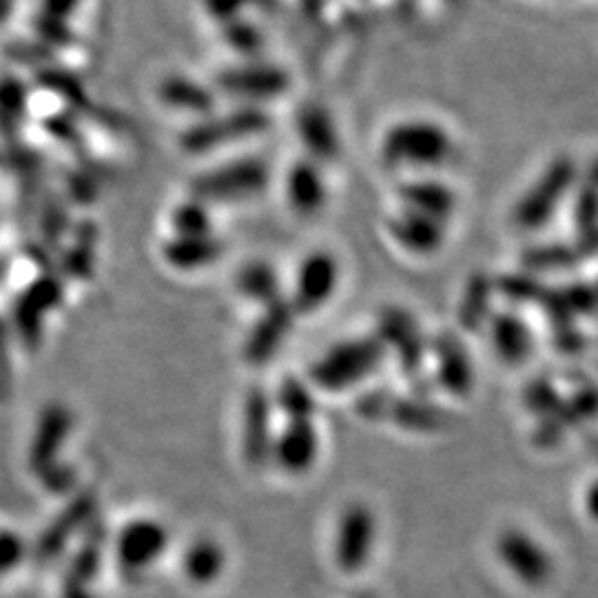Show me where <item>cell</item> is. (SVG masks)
<instances>
[{
	"label": "cell",
	"mask_w": 598,
	"mask_h": 598,
	"mask_svg": "<svg viewBox=\"0 0 598 598\" xmlns=\"http://www.w3.org/2000/svg\"><path fill=\"white\" fill-rule=\"evenodd\" d=\"M452 140L443 127L430 120H403L392 125L379 147L388 169H432L448 160Z\"/></svg>",
	"instance_id": "obj_1"
},
{
	"label": "cell",
	"mask_w": 598,
	"mask_h": 598,
	"mask_svg": "<svg viewBox=\"0 0 598 598\" xmlns=\"http://www.w3.org/2000/svg\"><path fill=\"white\" fill-rule=\"evenodd\" d=\"M386 348L377 335L355 337L331 346L311 368L315 386L337 392L368 379L386 357Z\"/></svg>",
	"instance_id": "obj_2"
},
{
	"label": "cell",
	"mask_w": 598,
	"mask_h": 598,
	"mask_svg": "<svg viewBox=\"0 0 598 598\" xmlns=\"http://www.w3.org/2000/svg\"><path fill=\"white\" fill-rule=\"evenodd\" d=\"M271 180V169L260 158H240L204 171L191 185L193 200L207 202H240L260 196Z\"/></svg>",
	"instance_id": "obj_3"
},
{
	"label": "cell",
	"mask_w": 598,
	"mask_h": 598,
	"mask_svg": "<svg viewBox=\"0 0 598 598\" xmlns=\"http://www.w3.org/2000/svg\"><path fill=\"white\" fill-rule=\"evenodd\" d=\"M269 129V116L258 107H242L227 116H207L182 134L180 145L187 154L202 156L224 145L260 136Z\"/></svg>",
	"instance_id": "obj_4"
},
{
	"label": "cell",
	"mask_w": 598,
	"mask_h": 598,
	"mask_svg": "<svg viewBox=\"0 0 598 598\" xmlns=\"http://www.w3.org/2000/svg\"><path fill=\"white\" fill-rule=\"evenodd\" d=\"M377 518L366 503H350L342 510L335 525L333 556L344 574H359L375 547Z\"/></svg>",
	"instance_id": "obj_5"
},
{
	"label": "cell",
	"mask_w": 598,
	"mask_h": 598,
	"mask_svg": "<svg viewBox=\"0 0 598 598\" xmlns=\"http://www.w3.org/2000/svg\"><path fill=\"white\" fill-rule=\"evenodd\" d=\"M496 556L523 585H545L554 574V560L545 545L521 527H507L496 536Z\"/></svg>",
	"instance_id": "obj_6"
},
{
	"label": "cell",
	"mask_w": 598,
	"mask_h": 598,
	"mask_svg": "<svg viewBox=\"0 0 598 598\" xmlns=\"http://www.w3.org/2000/svg\"><path fill=\"white\" fill-rule=\"evenodd\" d=\"M574 180V165L569 160H556L552 167L538 178V182L523 196L514 211V222L521 229H538L549 216L556 211L560 200Z\"/></svg>",
	"instance_id": "obj_7"
},
{
	"label": "cell",
	"mask_w": 598,
	"mask_h": 598,
	"mask_svg": "<svg viewBox=\"0 0 598 598\" xmlns=\"http://www.w3.org/2000/svg\"><path fill=\"white\" fill-rule=\"evenodd\" d=\"M339 286V264L328 251H315L302 260L295 275L291 306L295 313H315L331 302Z\"/></svg>",
	"instance_id": "obj_8"
},
{
	"label": "cell",
	"mask_w": 598,
	"mask_h": 598,
	"mask_svg": "<svg viewBox=\"0 0 598 598\" xmlns=\"http://www.w3.org/2000/svg\"><path fill=\"white\" fill-rule=\"evenodd\" d=\"M218 85L224 94L246 101V103H264L284 96L291 87V76L275 65H240L220 74Z\"/></svg>",
	"instance_id": "obj_9"
},
{
	"label": "cell",
	"mask_w": 598,
	"mask_h": 598,
	"mask_svg": "<svg viewBox=\"0 0 598 598\" xmlns=\"http://www.w3.org/2000/svg\"><path fill=\"white\" fill-rule=\"evenodd\" d=\"M167 545L169 532L160 521L136 518L120 529L116 552L125 569L140 571L145 567H151L165 554Z\"/></svg>",
	"instance_id": "obj_10"
},
{
	"label": "cell",
	"mask_w": 598,
	"mask_h": 598,
	"mask_svg": "<svg viewBox=\"0 0 598 598\" xmlns=\"http://www.w3.org/2000/svg\"><path fill=\"white\" fill-rule=\"evenodd\" d=\"M271 457L288 474L308 472L319 457V434L313 419H288L273 439Z\"/></svg>",
	"instance_id": "obj_11"
},
{
	"label": "cell",
	"mask_w": 598,
	"mask_h": 598,
	"mask_svg": "<svg viewBox=\"0 0 598 598\" xmlns=\"http://www.w3.org/2000/svg\"><path fill=\"white\" fill-rule=\"evenodd\" d=\"M293 317L295 311L286 300H277L275 304L264 306V313L253 324L244 344V357L251 366H264L282 348L291 333Z\"/></svg>",
	"instance_id": "obj_12"
},
{
	"label": "cell",
	"mask_w": 598,
	"mask_h": 598,
	"mask_svg": "<svg viewBox=\"0 0 598 598\" xmlns=\"http://www.w3.org/2000/svg\"><path fill=\"white\" fill-rule=\"evenodd\" d=\"M273 403L262 388H253L244 401L242 417V452L251 468H262L271 459L273 430H271Z\"/></svg>",
	"instance_id": "obj_13"
},
{
	"label": "cell",
	"mask_w": 598,
	"mask_h": 598,
	"mask_svg": "<svg viewBox=\"0 0 598 598\" xmlns=\"http://www.w3.org/2000/svg\"><path fill=\"white\" fill-rule=\"evenodd\" d=\"M379 342L384 344V348H392L399 357V364L403 370L408 373H417L421 368L423 361V337L415 324V319L401 311V308H386L379 315V324H377V333Z\"/></svg>",
	"instance_id": "obj_14"
},
{
	"label": "cell",
	"mask_w": 598,
	"mask_h": 598,
	"mask_svg": "<svg viewBox=\"0 0 598 598\" xmlns=\"http://www.w3.org/2000/svg\"><path fill=\"white\" fill-rule=\"evenodd\" d=\"M388 233L392 242H397L410 255H434L443 246V222L410 209L399 211L390 220Z\"/></svg>",
	"instance_id": "obj_15"
},
{
	"label": "cell",
	"mask_w": 598,
	"mask_h": 598,
	"mask_svg": "<svg viewBox=\"0 0 598 598\" xmlns=\"http://www.w3.org/2000/svg\"><path fill=\"white\" fill-rule=\"evenodd\" d=\"M328 191L319 167L313 160H300L286 176V200L304 218L317 216L326 204Z\"/></svg>",
	"instance_id": "obj_16"
},
{
	"label": "cell",
	"mask_w": 598,
	"mask_h": 598,
	"mask_svg": "<svg viewBox=\"0 0 598 598\" xmlns=\"http://www.w3.org/2000/svg\"><path fill=\"white\" fill-rule=\"evenodd\" d=\"M297 136L313 160H333L339 154V134L331 114L319 105H306L297 114Z\"/></svg>",
	"instance_id": "obj_17"
},
{
	"label": "cell",
	"mask_w": 598,
	"mask_h": 598,
	"mask_svg": "<svg viewBox=\"0 0 598 598\" xmlns=\"http://www.w3.org/2000/svg\"><path fill=\"white\" fill-rule=\"evenodd\" d=\"M72 430V412L65 406H52L45 410L39 432L32 443V463L39 470H50L59 468L54 465V459L59 450L63 448L65 439L70 437Z\"/></svg>",
	"instance_id": "obj_18"
},
{
	"label": "cell",
	"mask_w": 598,
	"mask_h": 598,
	"mask_svg": "<svg viewBox=\"0 0 598 598\" xmlns=\"http://www.w3.org/2000/svg\"><path fill=\"white\" fill-rule=\"evenodd\" d=\"M224 253V246L213 235H198V238H180L176 235L171 242L165 244L162 258L171 269L191 273L198 269H207L218 262Z\"/></svg>",
	"instance_id": "obj_19"
},
{
	"label": "cell",
	"mask_w": 598,
	"mask_h": 598,
	"mask_svg": "<svg viewBox=\"0 0 598 598\" xmlns=\"http://www.w3.org/2000/svg\"><path fill=\"white\" fill-rule=\"evenodd\" d=\"M399 196H401L403 209L428 216L437 222L448 220L457 207V198H454L452 189H448L445 185L434 182V180L408 182L399 189Z\"/></svg>",
	"instance_id": "obj_20"
},
{
	"label": "cell",
	"mask_w": 598,
	"mask_h": 598,
	"mask_svg": "<svg viewBox=\"0 0 598 598\" xmlns=\"http://www.w3.org/2000/svg\"><path fill=\"white\" fill-rule=\"evenodd\" d=\"M434 355H437V375L443 388L461 397L470 392L474 373L463 346L454 337H441L434 344Z\"/></svg>",
	"instance_id": "obj_21"
},
{
	"label": "cell",
	"mask_w": 598,
	"mask_h": 598,
	"mask_svg": "<svg viewBox=\"0 0 598 598\" xmlns=\"http://www.w3.org/2000/svg\"><path fill=\"white\" fill-rule=\"evenodd\" d=\"M185 574L196 585L216 583L227 567V552L216 538H196L182 558Z\"/></svg>",
	"instance_id": "obj_22"
},
{
	"label": "cell",
	"mask_w": 598,
	"mask_h": 598,
	"mask_svg": "<svg viewBox=\"0 0 598 598\" xmlns=\"http://www.w3.org/2000/svg\"><path fill=\"white\" fill-rule=\"evenodd\" d=\"M158 96L162 101V105L178 109V112H187V114H211L216 98L209 90H204L202 85L193 83L191 78L185 76H169L160 83L158 87Z\"/></svg>",
	"instance_id": "obj_23"
},
{
	"label": "cell",
	"mask_w": 598,
	"mask_h": 598,
	"mask_svg": "<svg viewBox=\"0 0 598 598\" xmlns=\"http://www.w3.org/2000/svg\"><path fill=\"white\" fill-rule=\"evenodd\" d=\"M235 284H238V291L246 300L258 302L262 306H271L277 300H282V295H280V275L266 262H251V264H246L238 273Z\"/></svg>",
	"instance_id": "obj_24"
},
{
	"label": "cell",
	"mask_w": 598,
	"mask_h": 598,
	"mask_svg": "<svg viewBox=\"0 0 598 598\" xmlns=\"http://www.w3.org/2000/svg\"><path fill=\"white\" fill-rule=\"evenodd\" d=\"M492 346L507 364H518L529 353V333L514 315H496L492 322Z\"/></svg>",
	"instance_id": "obj_25"
},
{
	"label": "cell",
	"mask_w": 598,
	"mask_h": 598,
	"mask_svg": "<svg viewBox=\"0 0 598 598\" xmlns=\"http://www.w3.org/2000/svg\"><path fill=\"white\" fill-rule=\"evenodd\" d=\"M277 406L286 415V419H313L315 415V397L295 377H286L277 390Z\"/></svg>",
	"instance_id": "obj_26"
},
{
	"label": "cell",
	"mask_w": 598,
	"mask_h": 598,
	"mask_svg": "<svg viewBox=\"0 0 598 598\" xmlns=\"http://www.w3.org/2000/svg\"><path fill=\"white\" fill-rule=\"evenodd\" d=\"M171 227L176 235L180 238H198V235H211V218L207 211V204L198 200L182 202L171 213Z\"/></svg>",
	"instance_id": "obj_27"
},
{
	"label": "cell",
	"mask_w": 598,
	"mask_h": 598,
	"mask_svg": "<svg viewBox=\"0 0 598 598\" xmlns=\"http://www.w3.org/2000/svg\"><path fill=\"white\" fill-rule=\"evenodd\" d=\"M386 417H390L399 426L412 428V430H428V428H434V423H437V410L432 406H423L419 401L390 399Z\"/></svg>",
	"instance_id": "obj_28"
},
{
	"label": "cell",
	"mask_w": 598,
	"mask_h": 598,
	"mask_svg": "<svg viewBox=\"0 0 598 598\" xmlns=\"http://www.w3.org/2000/svg\"><path fill=\"white\" fill-rule=\"evenodd\" d=\"M576 229L583 249L594 251L598 246V196L583 191L576 204Z\"/></svg>",
	"instance_id": "obj_29"
},
{
	"label": "cell",
	"mask_w": 598,
	"mask_h": 598,
	"mask_svg": "<svg viewBox=\"0 0 598 598\" xmlns=\"http://www.w3.org/2000/svg\"><path fill=\"white\" fill-rule=\"evenodd\" d=\"M487 293H490V286L485 280H481V277L472 280V284L468 286V293L463 297V306H461V319L465 322L463 326L472 328L485 315Z\"/></svg>",
	"instance_id": "obj_30"
},
{
	"label": "cell",
	"mask_w": 598,
	"mask_h": 598,
	"mask_svg": "<svg viewBox=\"0 0 598 598\" xmlns=\"http://www.w3.org/2000/svg\"><path fill=\"white\" fill-rule=\"evenodd\" d=\"M574 255L569 249H563V246H547V249H538V251H532L527 255V262L532 266H560V264H567L571 262Z\"/></svg>",
	"instance_id": "obj_31"
},
{
	"label": "cell",
	"mask_w": 598,
	"mask_h": 598,
	"mask_svg": "<svg viewBox=\"0 0 598 598\" xmlns=\"http://www.w3.org/2000/svg\"><path fill=\"white\" fill-rule=\"evenodd\" d=\"M244 3L246 0H209V10L213 17L227 21V19L235 17Z\"/></svg>",
	"instance_id": "obj_32"
},
{
	"label": "cell",
	"mask_w": 598,
	"mask_h": 598,
	"mask_svg": "<svg viewBox=\"0 0 598 598\" xmlns=\"http://www.w3.org/2000/svg\"><path fill=\"white\" fill-rule=\"evenodd\" d=\"M67 598H94V596H90L81 585H74L67 589Z\"/></svg>",
	"instance_id": "obj_33"
},
{
	"label": "cell",
	"mask_w": 598,
	"mask_h": 598,
	"mask_svg": "<svg viewBox=\"0 0 598 598\" xmlns=\"http://www.w3.org/2000/svg\"><path fill=\"white\" fill-rule=\"evenodd\" d=\"M591 182L598 185V162L591 167Z\"/></svg>",
	"instance_id": "obj_34"
},
{
	"label": "cell",
	"mask_w": 598,
	"mask_h": 598,
	"mask_svg": "<svg viewBox=\"0 0 598 598\" xmlns=\"http://www.w3.org/2000/svg\"><path fill=\"white\" fill-rule=\"evenodd\" d=\"M361 598H368V596H361Z\"/></svg>",
	"instance_id": "obj_35"
}]
</instances>
